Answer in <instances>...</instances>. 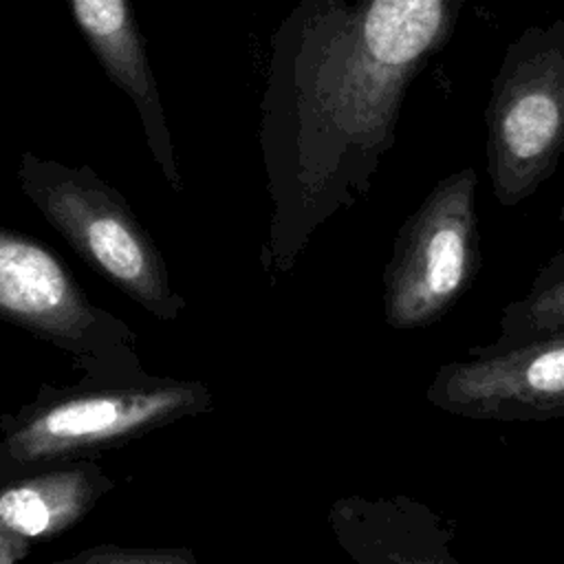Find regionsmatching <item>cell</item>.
Listing matches in <instances>:
<instances>
[{"instance_id": "obj_1", "label": "cell", "mask_w": 564, "mask_h": 564, "mask_svg": "<svg viewBox=\"0 0 564 564\" xmlns=\"http://www.w3.org/2000/svg\"><path fill=\"white\" fill-rule=\"evenodd\" d=\"M465 0H297L271 35L258 143L271 200L260 264L289 275L330 216L372 185L412 79Z\"/></svg>"}, {"instance_id": "obj_2", "label": "cell", "mask_w": 564, "mask_h": 564, "mask_svg": "<svg viewBox=\"0 0 564 564\" xmlns=\"http://www.w3.org/2000/svg\"><path fill=\"white\" fill-rule=\"evenodd\" d=\"M214 408L200 379L150 375L145 368L82 375L79 381L42 383L35 397L0 416V480L82 458H95L194 419Z\"/></svg>"}, {"instance_id": "obj_3", "label": "cell", "mask_w": 564, "mask_h": 564, "mask_svg": "<svg viewBox=\"0 0 564 564\" xmlns=\"http://www.w3.org/2000/svg\"><path fill=\"white\" fill-rule=\"evenodd\" d=\"M15 176L22 194L95 273L159 322L183 315L185 300L154 238L97 172L24 150Z\"/></svg>"}, {"instance_id": "obj_4", "label": "cell", "mask_w": 564, "mask_h": 564, "mask_svg": "<svg viewBox=\"0 0 564 564\" xmlns=\"http://www.w3.org/2000/svg\"><path fill=\"white\" fill-rule=\"evenodd\" d=\"M487 176L502 207L533 196L564 156V15L505 51L485 108Z\"/></svg>"}, {"instance_id": "obj_5", "label": "cell", "mask_w": 564, "mask_h": 564, "mask_svg": "<svg viewBox=\"0 0 564 564\" xmlns=\"http://www.w3.org/2000/svg\"><path fill=\"white\" fill-rule=\"evenodd\" d=\"M0 319L68 355L82 375L143 368L137 333L97 306L46 245L0 223Z\"/></svg>"}, {"instance_id": "obj_6", "label": "cell", "mask_w": 564, "mask_h": 564, "mask_svg": "<svg viewBox=\"0 0 564 564\" xmlns=\"http://www.w3.org/2000/svg\"><path fill=\"white\" fill-rule=\"evenodd\" d=\"M478 176H443L401 223L383 269V317L390 328H425L445 317L480 271Z\"/></svg>"}, {"instance_id": "obj_7", "label": "cell", "mask_w": 564, "mask_h": 564, "mask_svg": "<svg viewBox=\"0 0 564 564\" xmlns=\"http://www.w3.org/2000/svg\"><path fill=\"white\" fill-rule=\"evenodd\" d=\"M434 408L476 421L564 416V333L443 364L425 388Z\"/></svg>"}, {"instance_id": "obj_8", "label": "cell", "mask_w": 564, "mask_h": 564, "mask_svg": "<svg viewBox=\"0 0 564 564\" xmlns=\"http://www.w3.org/2000/svg\"><path fill=\"white\" fill-rule=\"evenodd\" d=\"M77 29L99 59L110 82L134 106L148 150L167 185L181 194L183 176L176 165L172 132L159 95V84L128 0H66Z\"/></svg>"}, {"instance_id": "obj_9", "label": "cell", "mask_w": 564, "mask_h": 564, "mask_svg": "<svg viewBox=\"0 0 564 564\" xmlns=\"http://www.w3.org/2000/svg\"><path fill=\"white\" fill-rule=\"evenodd\" d=\"M326 522L355 564H460L449 551L452 524L410 496H341Z\"/></svg>"}, {"instance_id": "obj_10", "label": "cell", "mask_w": 564, "mask_h": 564, "mask_svg": "<svg viewBox=\"0 0 564 564\" xmlns=\"http://www.w3.org/2000/svg\"><path fill=\"white\" fill-rule=\"evenodd\" d=\"M115 485L95 458L57 463L0 480V535L33 544L53 540L79 524Z\"/></svg>"}, {"instance_id": "obj_11", "label": "cell", "mask_w": 564, "mask_h": 564, "mask_svg": "<svg viewBox=\"0 0 564 564\" xmlns=\"http://www.w3.org/2000/svg\"><path fill=\"white\" fill-rule=\"evenodd\" d=\"M498 337L467 348V355L494 352L520 341L564 333V249L533 278L527 293L509 302L500 315Z\"/></svg>"}, {"instance_id": "obj_12", "label": "cell", "mask_w": 564, "mask_h": 564, "mask_svg": "<svg viewBox=\"0 0 564 564\" xmlns=\"http://www.w3.org/2000/svg\"><path fill=\"white\" fill-rule=\"evenodd\" d=\"M48 564H200L189 549L95 544Z\"/></svg>"}, {"instance_id": "obj_13", "label": "cell", "mask_w": 564, "mask_h": 564, "mask_svg": "<svg viewBox=\"0 0 564 564\" xmlns=\"http://www.w3.org/2000/svg\"><path fill=\"white\" fill-rule=\"evenodd\" d=\"M33 542L0 535V564H20L29 557Z\"/></svg>"}, {"instance_id": "obj_14", "label": "cell", "mask_w": 564, "mask_h": 564, "mask_svg": "<svg viewBox=\"0 0 564 564\" xmlns=\"http://www.w3.org/2000/svg\"><path fill=\"white\" fill-rule=\"evenodd\" d=\"M560 223H564V200H562V207H560Z\"/></svg>"}]
</instances>
